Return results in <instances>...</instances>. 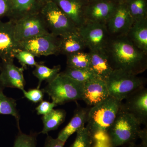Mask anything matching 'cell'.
<instances>
[{
  "label": "cell",
  "instance_id": "cell-8",
  "mask_svg": "<svg viewBox=\"0 0 147 147\" xmlns=\"http://www.w3.org/2000/svg\"><path fill=\"white\" fill-rule=\"evenodd\" d=\"M78 33L90 51L105 50L111 37L106 25L89 21L78 28Z\"/></svg>",
  "mask_w": 147,
  "mask_h": 147
},
{
  "label": "cell",
  "instance_id": "cell-12",
  "mask_svg": "<svg viewBox=\"0 0 147 147\" xmlns=\"http://www.w3.org/2000/svg\"><path fill=\"white\" fill-rule=\"evenodd\" d=\"M133 22L126 3H118L106 26L110 36H119L127 35Z\"/></svg>",
  "mask_w": 147,
  "mask_h": 147
},
{
  "label": "cell",
  "instance_id": "cell-7",
  "mask_svg": "<svg viewBox=\"0 0 147 147\" xmlns=\"http://www.w3.org/2000/svg\"><path fill=\"white\" fill-rule=\"evenodd\" d=\"M13 21L14 37L18 43L50 33L40 12L28 14Z\"/></svg>",
  "mask_w": 147,
  "mask_h": 147
},
{
  "label": "cell",
  "instance_id": "cell-22",
  "mask_svg": "<svg viewBox=\"0 0 147 147\" xmlns=\"http://www.w3.org/2000/svg\"><path fill=\"white\" fill-rule=\"evenodd\" d=\"M66 115L65 110L53 109L50 113L42 116L43 127L40 133L48 134L49 131L57 129L61 124L64 121Z\"/></svg>",
  "mask_w": 147,
  "mask_h": 147
},
{
  "label": "cell",
  "instance_id": "cell-31",
  "mask_svg": "<svg viewBox=\"0 0 147 147\" xmlns=\"http://www.w3.org/2000/svg\"><path fill=\"white\" fill-rule=\"evenodd\" d=\"M22 92L26 98L34 103L42 101L44 96V92L42 90L40 89H33L29 90L28 91L24 90Z\"/></svg>",
  "mask_w": 147,
  "mask_h": 147
},
{
  "label": "cell",
  "instance_id": "cell-11",
  "mask_svg": "<svg viewBox=\"0 0 147 147\" xmlns=\"http://www.w3.org/2000/svg\"><path fill=\"white\" fill-rule=\"evenodd\" d=\"M19 49L14 37V21L0 20V60L1 62L13 61L14 55Z\"/></svg>",
  "mask_w": 147,
  "mask_h": 147
},
{
  "label": "cell",
  "instance_id": "cell-10",
  "mask_svg": "<svg viewBox=\"0 0 147 147\" xmlns=\"http://www.w3.org/2000/svg\"><path fill=\"white\" fill-rule=\"evenodd\" d=\"M117 4L113 0H96L88 3L84 8L85 20L106 25Z\"/></svg>",
  "mask_w": 147,
  "mask_h": 147
},
{
  "label": "cell",
  "instance_id": "cell-3",
  "mask_svg": "<svg viewBox=\"0 0 147 147\" xmlns=\"http://www.w3.org/2000/svg\"><path fill=\"white\" fill-rule=\"evenodd\" d=\"M138 121L121 104L115 119L106 136L111 147L135 144L142 129Z\"/></svg>",
  "mask_w": 147,
  "mask_h": 147
},
{
  "label": "cell",
  "instance_id": "cell-39",
  "mask_svg": "<svg viewBox=\"0 0 147 147\" xmlns=\"http://www.w3.org/2000/svg\"><path fill=\"white\" fill-rule=\"evenodd\" d=\"M128 147H146L143 146L142 144H132L129 145L128 146Z\"/></svg>",
  "mask_w": 147,
  "mask_h": 147
},
{
  "label": "cell",
  "instance_id": "cell-18",
  "mask_svg": "<svg viewBox=\"0 0 147 147\" xmlns=\"http://www.w3.org/2000/svg\"><path fill=\"white\" fill-rule=\"evenodd\" d=\"M89 110L83 108L76 110L70 121L59 133L58 139L65 143L72 134L85 127L88 120Z\"/></svg>",
  "mask_w": 147,
  "mask_h": 147
},
{
  "label": "cell",
  "instance_id": "cell-13",
  "mask_svg": "<svg viewBox=\"0 0 147 147\" xmlns=\"http://www.w3.org/2000/svg\"><path fill=\"white\" fill-rule=\"evenodd\" d=\"M124 108L138 121L147 127V90L144 87L137 90L127 98Z\"/></svg>",
  "mask_w": 147,
  "mask_h": 147
},
{
  "label": "cell",
  "instance_id": "cell-6",
  "mask_svg": "<svg viewBox=\"0 0 147 147\" xmlns=\"http://www.w3.org/2000/svg\"><path fill=\"white\" fill-rule=\"evenodd\" d=\"M39 12L48 30L55 36L78 33V28L53 1L42 6Z\"/></svg>",
  "mask_w": 147,
  "mask_h": 147
},
{
  "label": "cell",
  "instance_id": "cell-9",
  "mask_svg": "<svg viewBox=\"0 0 147 147\" xmlns=\"http://www.w3.org/2000/svg\"><path fill=\"white\" fill-rule=\"evenodd\" d=\"M58 41L59 37L50 33L20 42L19 48L29 51L35 57L57 55Z\"/></svg>",
  "mask_w": 147,
  "mask_h": 147
},
{
  "label": "cell",
  "instance_id": "cell-38",
  "mask_svg": "<svg viewBox=\"0 0 147 147\" xmlns=\"http://www.w3.org/2000/svg\"><path fill=\"white\" fill-rule=\"evenodd\" d=\"M117 3H126L129 0H113Z\"/></svg>",
  "mask_w": 147,
  "mask_h": 147
},
{
  "label": "cell",
  "instance_id": "cell-1",
  "mask_svg": "<svg viewBox=\"0 0 147 147\" xmlns=\"http://www.w3.org/2000/svg\"><path fill=\"white\" fill-rule=\"evenodd\" d=\"M105 51L113 70L138 75L147 68V53L139 49L127 35L111 36Z\"/></svg>",
  "mask_w": 147,
  "mask_h": 147
},
{
  "label": "cell",
  "instance_id": "cell-19",
  "mask_svg": "<svg viewBox=\"0 0 147 147\" xmlns=\"http://www.w3.org/2000/svg\"><path fill=\"white\" fill-rule=\"evenodd\" d=\"M127 36L137 47L147 53V18L134 21Z\"/></svg>",
  "mask_w": 147,
  "mask_h": 147
},
{
  "label": "cell",
  "instance_id": "cell-14",
  "mask_svg": "<svg viewBox=\"0 0 147 147\" xmlns=\"http://www.w3.org/2000/svg\"><path fill=\"white\" fill-rule=\"evenodd\" d=\"M13 61H3L1 63L0 82L4 88H16L23 91L25 90V68L16 66Z\"/></svg>",
  "mask_w": 147,
  "mask_h": 147
},
{
  "label": "cell",
  "instance_id": "cell-33",
  "mask_svg": "<svg viewBox=\"0 0 147 147\" xmlns=\"http://www.w3.org/2000/svg\"><path fill=\"white\" fill-rule=\"evenodd\" d=\"M56 106L57 105L54 102L42 100L36 108V110L38 115H45L50 113Z\"/></svg>",
  "mask_w": 147,
  "mask_h": 147
},
{
  "label": "cell",
  "instance_id": "cell-29",
  "mask_svg": "<svg viewBox=\"0 0 147 147\" xmlns=\"http://www.w3.org/2000/svg\"><path fill=\"white\" fill-rule=\"evenodd\" d=\"M33 54L27 50L19 49L14 55V58H16L22 67L25 68L27 66L35 67L38 64Z\"/></svg>",
  "mask_w": 147,
  "mask_h": 147
},
{
  "label": "cell",
  "instance_id": "cell-35",
  "mask_svg": "<svg viewBox=\"0 0 147 147\" xmlns=\"http://www.w3.org/2000/svg\"><path fill=\"white\" fill-rule=\"evenodd\" d=\"M96 142L95 146L94 147H111L108 142L107 136L98 137L94 139Z\"/></svg>",
  "mask_w": 147,
  "mask_h": 147
},
{
  "label": "cell",
  "instance_id": "cell-28",
  "mask_svg": "<svg viewBox=\"0 0 147 147\" xmlns=\"http://www.w3.org/2000/svg\"><path fill=\"white\" fill-rule=\"evenodd\" d=\"M76 132V139L70 147H92L93 140L85 127Z\"/></svg>",
  "mask_w": 147,
  "mask_h": 147
},
{
  "label": "cell",
  "instance_id": "cell-4",
  "mask_svg": "<svg viewBox=\"0 0 147 147\" xmlns=\"http://www.w3.org/2000/svg\"><path fill=\"white\" fill-rule=\"evenodd\" d=\"M56 105L82 100L83 84L60 73L55 79L42 89Z\"/></svg>",
  "mask_w": 147,
  "mask_h": 147
},
{
  "label": "cell",
  "instance_id": "cell-2",
  "mask_svg": "<svg viewBox=\"0 0 147 147\" xmlns=\"http://www.w3.org/2000/svg\"><path fill=\"white\" fill-rule=\"evenodd\" d=\"M121 102L110 96L89 110L86 127L93 140L106 136L115 119Z\"/></svg>",
  "mask_w": 147,
  "mask_h": 147
},
{
  "label": "cell",
  "instance_id": "cell-37",
  "mask_svg": "<svg viewBox=\"0 0 147 147\" xmlns=\"http://www.w3.org/2000/svg\"><path fill=\"white\" fill-rule=\"evenodd\" d=\"M52 1L53 0H36V2L41 7H42V6Z\"/></svg>",
  "mask_w": 147,
  "mask_h": 147
},
{
  "label": "cell",
  "instance_id": "cell-20",
  "mask_svg": "<svg viewBox=\"0 0 147 147\" xmlns=\"http://www.w3.org/2000/svg\"><path fill=\"white\" fill-rule=\"evenodd\" d=\"M58 42L59 53L66 56L83 51L86 47L78 33L59 37Z\"/></svg>",
  "mask_w": 147,
  "mask_h": 147
},
{
  "label": "cell",
  "instance_id": "cell-40",
  "mask_svg": "<svg viewBox=\"0 0 147 147\" xmlns=\"http://www.w3.org/2000/svg\"><path fill=\"white\" fill-rule=\"evenodd\" d=\"M4 88V87L2 85L1 82H0V92L3 91V90Z\"/></svg>",
  "mask_w": 147,
  "mask_h": 147
},
{
  "label": "cell",
  "instance_id": "cell-42",
  "mask_svg": "<svg viewBox=\"0 0 147 147\" xmlns=\"http://www.w3.org/2000/svg\"><path fill=\"white\" fill-rule=\"evenodd\" d=\"M0 65H1V63H0Z\"/></svg>",
  "mask_w": 147,
  "mask_h": 147
},
{
  "label": "cell",
  "instance_id": "cell-26",
  "mask_svg": "<svg viewBox=\"0 0 147 147\" xmlns=\"http://www.w3.org/2000/svg\"><path fill=\"white\" fill-rule=\"evenodd\" d=\"M90 62L89 53L81 51L67 56V67L69 68H90Z\"/></svg>",
  "mask_w": 147,
  "mask_h": 147
},
{
  "label": "cell",
  "instance_id": "cell-30",
  "mask_svg": "<svg viewBox=\"0 0 147 147\" xmlns=\"http://www.w3.org/2000/svg\"><path fill=\"white\" fill-rule=\"evenodd\" d=\"M37 134H27L20 131L16 137L13 147H36Z\"/></svg>",
  "mask_w": 147,
  "mask_h": 147
},
{
  "label": "cell",
  "instance_id": "cell-21",
  "mask_svg": "<svg viewBox=\"0 0 147 147\" xmlns=\"http://www.w3.org/2000/svg\"><path fill=\"white\" fill-rule=\"evenodd\" d=\"M12 13L9 19L15 20L22 16L39 12L41 7L36 0H11Z\"/></svg>",
  "mask_w": 147,
  "mask_h": 147
},
{
  "label": "cell",
  "instance_id": "cell-41",
  "mask_svg": "<svg viewBox=\"0 0 147 147\" xmlns=\"http://www.w3.org/2000/svg\"><path fill=\"white\" fill-rule=\"evenodd\" d=\"M87 3L91 2L93 1H96V0H85Z\"/></svg>",
  "mask_w": 147,
  "mask_h": 147
},
{
  "label": "cell",
  "instance_id": "cell-16",
  "mask_svg": "<svg viewBox=\"0 0 147 147\" xmlns=\"http://www.w3.org/2000/svg\"><path fill=\"white\" fill-rule=\"evenodd\" d=\"M78 28L86 22L84 16L85 0H53Z\"/></svg>",
  "mask_w": 147,
  "mask_h": 147
},
{
  "label": "cell",
  "instance_id": "cell-32",
  "mask_svg": "<svg viewBox=\"0 0 147 147\" xmlns=\"http://www.w3.org/2000/svg\"><path fill=\"white\" fill-rule=\"evenodd\" d=\"M12 13L11 0H0V19L7 17L10 18Z\"/></svg>",
  "mask_w": 147,
  "mask_h": 147
},
{
  "label": "cell",
  "instance_id": "cell-17",
  "mask_svg": "<svg viewBox=\"0 0 147 147\" xmlns=\"http://www.w3.org/2000/svg\"><path fill=\"white\" fill-rule=\"evenodd\" d=\"M89 53L90 68L98 78L105 81L113 70L105 50L90 51Z\"/></svg>",
  "mask_w": 147,
  "mask_h": 147
},
{
  "label": "cell",
  "instance_id": "cell-24",
  "mask_svg": "<svg viewBox=\"0 0 147 147\" xmlns=\"http://www.w3.org/2000/svg\"><path fill=\"white\" fill-rule=\"evenodd\" d=\"M61 73L82 84L98 78L90 68L75 69L67 67L65 70Z\"/></svg>",
  "mask_w": 147,
  "mask_h": 147
},
{
  "label": "cell",
  "instance_id": "cell-27",
  "mask_svg": "<svg viewBox=\"0 0 147 147\" xmlns=\"http://www.w3.org/2000/svg\"><path fill=\"white\" fill-rule=\"evenodd\" d=\"M0 114L11 115L15 118L18 122L19 129V115L16 109V100L11 98L7 97L4 94L3 91L0 92Z\"/></svg>",
  "mask_w": 147,
  "mask_h": 147
},
{
  "label": "cell",
  "instance_id": "cell-15",
  "mask_svg": "<svg viewBox=\"0 0 147 147\" xmlns=\"http://www.w3.org/2000/svg\"><path fill=\"white\" fill-rule=\"evenodd\" d=\"M82 100L92 107L99 104L110 96L105 81L96 78L83 84Z\"/></svg>",
  "mask_w": 147,
  "mask_h": 147
},
{
  "label": "cell",
  "instance_id": "cell-5",
  "mask_svg": "<svg viewBox=\"0 0 147 147\" xmlns=\"http://www.w3.org/2000/svg\"><path fill=\"white\" fill-rule=\"evenodd\" d=\"M109 95L120 102L144 87V82L137 75L120 69H114L105 80Z\"/></svg>",
  "mask_w": 147,
  "mask_h": 147
},
{
  "label": "cell",
  "instance_id": "cell-36",
  "mask_svg": "<svg viewBox=\"0 0 147 147\" xmlns=\"http://www.w3.org/2000/svg\"><path fill=\"white\" fill-rule=\"evenodd\" d=\"M139 138L142 140L141 144L147 147V127L146 128L141 129L139 134Z\"/></svg>",
  "mask_w": 147,
  "mask_h": 147
},
{
  "label": "cell",
  "instance_id": "cell-25",
  "mask_svg": "<svg viewBox=\"0 0 147 147\" xmlns=\"http://www.w3.org/2000/svg\"><path fill=\"white\" fill-rule=\"evenodd\" d=\"M126 4L134 21L147 18V0H129Z\"/></svg>",
  "mask_w": 147,
  "mask_h": 147
},
{
  "label": "cell",
  "instance_id": "cell-23",
  "mask_svg": "<svg viewBox=\"0 0 147 147\" xmlns=\"http://www.w3.org/2000/svg\"><path fill=\"white\" fill-rule=\"evenodd\" d=\"M60 65L55 66L53 68H50L44 65L38 63L35 66L33 74L38 80V84L37 88L39 89L43 81L50 83L55 79L60 73Z\"/></svg>",
  "mask_w": 147,
  "mask_h": 147
},
{
  "label": "cell",
  "instance_id": "cell-34",
  "mask_svg": "<svg viewBox=\"0 0 147 147\" xmlns=\"http://www.w3.org/2000/svg\"><path fill=\"white\" fill-rule=\"evenodd\" d=\"M65 143L57 138L54 139L47 135L43 147H64Z\"/></svg>",
  "mask_w": 147,
  "mask_h": 147
}]
</instances>
